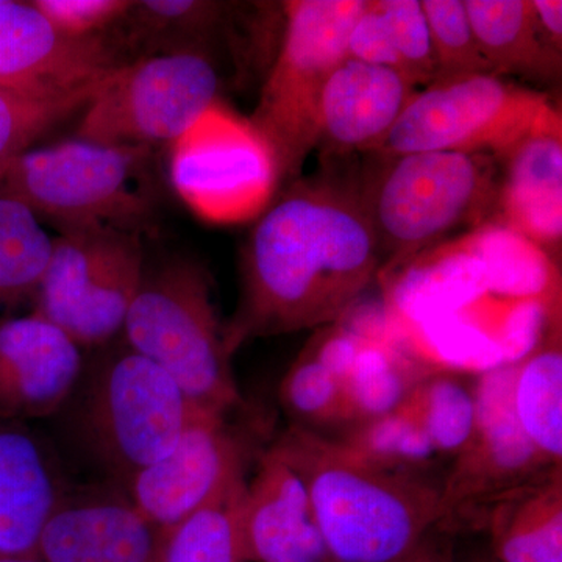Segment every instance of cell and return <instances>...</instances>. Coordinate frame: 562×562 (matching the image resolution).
Returning <instances> with one entry per match:
<instances>
[{
    "instance_id": "cell-1",
    "label": "cell",
    "mask_w": 562,
    "mask_h": 562,
    "mask_svg": "<svg viewBox=\"0 0 562 562\" xmlns=\"http://www.w3.org/2000/svg\"><path fill=\"white\" fill-rule=\"evenodd\" d=\"M382 272L357 184L297 179L255 220L227 350L341 319Z\"/></svg>"
},
{
    "instance_id": "cell-2",
    "label": "cell",
    "mask_w": 562,
    "mask_h": 562,
    "mask_svg": "<svg viewBox=\"0 0 562 562\" xmlns=\"http://www.w3.org/2000/svg\"><path fill=\"white\" fill-rule=\"evenodd\" d=\"M301 476L328 562H402L446 520L442 484L292 424L271 447Z\"/></svg>"
},
{
    "instance_id": "cell-3",
    "label": "cell",
    "mask_w": 562,
    "mask_h": 562,
    "mask_svg": "<svg viewBox=\"0 0 562 562\" xmlns=\"http://www.w3.org/2000/svg\"><path fill=\"white\" fill-rule=\"evenodd\" d=\"M372 155L375 165L358 191L383 271L402 268L497 203L501 184L491 155Z\"/></svg>"
},
{
    "instance_id": "cell-4",
    "label": "cell",
    "mask_w": 562,
    "mask_h": 562,
    "mask_svg": "<svg viewBox=\"0 0 562 562\" xmlns=\"http://www.w3.org/2000/svg\"><path fill=\"white\" fill-rule=\"evenodd\" d=\"M122 333L127 347L176 380L192 402L224 414L241 403L206 272L190 258L144 269Z\"/></svg>"
},
{
    "instance_id": "cell-5",
    "label": "cell",
    "mask_w": 562,
    "mask_h": 562,
    "mask_svg": "<svg viewBox=\"0 0 562 562\" xmlns=\"http://www.w3.org/2000/svg\"><path fill=\"white\" fill-rule=\"evenodd\" d=\"M151 151L80 138L33 147L3 172L0 192L60 232L140 233L154 217V198L144 177Z\"/></svg>"
},
{
    "instance_id": "cell-6",
    "label": "cell",
    "mask_w": 562,
    "mask_h": 562,
    "mask_svg": "<svg viewBox=\"0 0 562 562\" xmlns=\"http://www.w3.org/2000/svg\"><path fill=\"white\" fill-rule=\"evenodd\" d=\"M366 0L283 3V40L249 117L276 155L281 181L297 180L317 146L325 83L347 58L349 33Z\"/></svg>"
},
{
    "instance_id": "cell-7",
    "label": "cell",
    "mask_w": 562,
    "mask_h": 562,
    "mask_svg": "<svg viewBox=\"0 0 562 562\" xmlns=\"http://www.w3.org/2000/svg\"><path fill=\"white\" fill-rule=\"evenodd\" d=\"M562 128L542 92L495 74H469L420 88L375 154L462 151L503 158L528 136Z\"/></svg>"
},
{
    "instance_id": "cell-8",
    "label": "cell",
    "mask_w": 562,
    "mask_h": 562,
    "mask_svg": "<svg viewBox=\"0 0 562 562\" xmlns=\"http://www.w3.org/2000/svg\"><path fill=\"white\" fill-rule=\"evenodd\" d=\"M209 412L168 372L125 346L92 375L81 405V431L102 464L128 484L171 452L192 422Z\"/></svg>"
},
{
    "instance_id": "cell-9",
    "label": "cell",
    "mask_w": 562,
    "mask_h": 562,
    "mask_svg": "<svg viewBox=\"0 0 562 562\" xmlns=\"http://www.w3.org/2000/svg\"><path fill=\"white\" fill-rule=\"evenodd\" d=\"M214 57L169 52L122 63L106 74L80 113L76 138L154 150L171 144L221 101Z\"/></svg>"
},
{
    "instance_id": "cell-10",
    "label": "cell",
    "mask_w": 562,
    "mask_h": 562,
    "mask_svg": "<svg viewBox=\"0 0 562 562\" xmlns=\"http://www.w3.org/2000/svg\"><path fill=\"white\" fill-rule=\"evenodd\" d=\"M168 168L180 201L210 224L257 220L281 187L268 140L222 101L169 144Z\"/></svg>"
},
{
    "instance_id": "cell-11",
    "label": "cell",
    "mask_w": 562,
    "mask_h": 562,
    "mask_svg": "<svg viewBox=\"0 0 562 562\" xmlns=\"http://www.w3.org/2000/svg\"><path fill=\"white\" fill-rule=\"evenodd\" d=\"M139 233L85 228L54 238L33 313L68 333L81 349L122 331L143 280Z\"/></svg>"
},
{
    "instance_id": "cell-12",
    "label": "cell",
    "mask_w": 562,
    "mask_h": 562,
    "mask_svg": "<svg viewBox=\"0 0 562 562\" xmlns=\"http://www.w3.org/2000/svg\"><path fill=\"white\" fill-rule=\"evenodd\" d=\"M516 362L484 372L475 384V428L442 483L446 520L461 509L490 506L549 479L547 468L524 435L513 403Z\"/></svg>"
},
{
    "instance_id": "cell-13",
    "label": "cell",
    "mask_w": 562,
    "mask_h": 562,
    "mask_svg": "<svg viewBox=\"0 0 562 562\" xmlns=\"http://www.w3.org/2000/svg\"><path fill=\"white\" fill-rule=\"evenodd\" d=\"M241 473L243 449L225 428L224 414L203 413L171 452L133 476L128 501L166 531L213 501Z\"/></svg>"
},
{
    "instance_id": "cell-14",
    "label": "cell",
    "mask_w": 562,
    "mask_h": 562,
    "mask_svg": "<svg viewBox=\"0 0 562 562\" xmlns=\"http://www.w3.org/2000/svg\"><path fill=\"white\" fill-rule=\"evenodd\" d=\"M125 63L113 38H63L32 2L0 0V85L77 90Z\"/></svg>"
},
{
    "instance_id": "cell-15",
    "label": "cell",
    "mask_w": 562,
    "mask_h": 562,
    "mask_svg": "<svg viewBox=\"0 0 562 562\" xmlns=\"http://www.w3.org/2000/svg\"><path fill=\"white\" fill-rule=\"evenodd\" d=\"M83 371L81 347L31 313L0 319V417L40 419L61 408Z\"/></svg>"
},
{
    "instance_id": "cell-16",
    "label": "cell",
    "mask_w": 562,
    "mask_h": 562,
    "mask_svg": "<svg viewBox=\"0 0 562 562\" xmlns=\"http://www.w3.org/2000/svg\"><path fill=\"white\" fill-rule=\"evenodd\" d=\"M419 90L398 70L346 58L322 92L316 149L327 157L375 154Z\"/></svg>"
},
{
    "instance_id": "cell-17",
    "label": "cell",
    "mask_w": 562,
    "mask_h": 562,
    "mask_svg": "<svg viewBox=\"0 0 562 562\" xmlns=\"http://www.w3.org/2000/svg\"><path fill=\"white\" fill-rule=\"evenodd\" d=\"M238 530L246 562H328L305 484L271 449L246 482Z\"/></svg>"
},
{
    "instance_id": "cell-18",
    "label": "cell",
    "mask_w": 562,
    "mask_h": 562,
    "mask_svg": "<svg viewBox=\"0 0 562 562\" xmlns=\"http://www.w3.org/2000/svg\"><path fill=\"white\" fill-rule=\"evenodd\" d=\"M165 531L128 498L91 497L58 503L41 531L43 562H158Z\"/></svg>"
},
{
    "instance_id": "cell-19",
    "label": "cell",
    "mask_w": 562,
    "mask_h": 562,
    "mask_svg": "<svg viewBox=\"0 0 562 562\" xmlns=\"http://www.w3.org/2000/svg\"><path fill=\"white\" fill-rule=\"evenodd\" d=\"M63 495L57 473L22 422L0 417V557H36Z\"/></svg>"
},
{
    "instance_id": "cell-20",
    "label": "cell",
    "mask_w": 562,
    "mask_h": 562,
    "mask_svg": "<svg viewBox=\"0 0 562 562\" xmlns=\"http://www.w3.org/2000/svg\"><path fill=\"white\" fill-rule=\"evenodd\" d=\"M502 160V224L553 254L562 238V128L528 136Z\"/></svg>"
},
{
    "instance_id": "cell-21",
    "label": "cell",
    "mask_w": 562,
    "mask_h": 562,
    "mask_svg": "<svg viewBox=\"0 0 562 562\" xmlns=\"http://www.w3.org/2000/svg\"><path fill=\"white\" fill-rule=\"evenodd\" d=\"M464 5L492 74L557 80L561 52L543 38L531 0H464Z\"/></svg>"
},
{
    "instance_id": "cell-22",
    "label": "cell",
    "mask_w": 562,
    "mask_h": 562,
    "mask_svg": "<svg viewBox=\"0 0 562 562\" xmlns=\"http://www.w3.org/2000/svg\"><path fill=\"white\" fill-rule=\"evenodd\" d=\"M513 403L517 422L535 452L547 468L561 471V314L552 317L538 342L516 362Z\"/></svg>"
},
{
    "instance_id": "cell-23",
    "label": "cell",
    "mask_w": 562,
    "mask_h": 562,
    "mask_svg": "<svg viewBox=\"0 0 562 562\" xmlns=\"http://www.w3.org/2000/svg\"><path fill=\"white\" fill-rule=\"evenodd\" d=\"M494 562H562V479L509 495L490 512Z\"/></svg>"
},
{
    "instance_id": "cell-24",
    "label": "cell",
    "mask_w": 562,
    "mask_h": 562,
    "mask_svg": "<svg viewBox=\"0 0 562 562\" xmlns=\"http://www.w3.org/2000/svg\"><path fill=\"white\" fill-rule=\"evenodd\" d=\"M54 238L24 203L0 192V316L35 299ZM2 319V317H0Z\"/></svg>"
},
{
    "instance_id": "cell-25",
    "label": "cell",
    "mask_w": 562,
    "mask_h": 562,
    "mask_svg": "<svg viewBox=\"0 0 562 562\" xmlns=\"http://www.w3.org/2000/svg\"><path fill=\"white\" fill-rule=\"evenodd\" d=\"M244 487L241 473L213 501L166 530L158 562H246L238 530Z\"/></svg>"
},
{
    "instance_id": "cell-26",
    "label": "cell",
    "mask_w": 562,
    "mask_h": 562,
    "mask_svg": "<svg viewBox=\"0 0 562 562\" xmlns=\"http://www.w3.org/2000/svg\"><path fill=\"white\" fill-rule=\"evenodd\" d=\"M101 81L77 90L55 91L0 85V179L13 160L33 149L36 140L81 113Z\"/></svg>"
},
{
    "instance_id": "cell-27",
    "label": "cell",
    "mask_w": 562,
    "mask_h": 562,
    "mask_svg": "<svg viewBox=\"0 0 562 562\" xmlns=\"http://www.w3.org/2000/svg\"><path fill=\"white\" fill-rule=\"evenodd\" d=\"M401 408L417 420L436 453L457 457L475 428V386L454 375L430 376L414 384Z\"/></svg>"
},
{
    "instance_id": "cell-28",
    "label": "cell",
    "mask_w": 562,
    "mask_h": 562,
    "mask_svg": "<svg viewBox=\"0 0 562 562\" xmlns=\"http://www.w3.org/2000/svg\"><path fill=\"white\" fill-rule=\"evenodd\" d=\"M413 386L390 351L362 344L342 383L344 417L361 425L401 408Z\"/></svg>"
},
{
    "instance_id": "cell-29",
    "label": "cell",
    "mask_w": 562,
    "mask_h": 562,
    "mask_svg": "<svg viewBox=\"0 0 562 562\" xmlns=\"http://www.w3.org/2000/svg\"><path fill=\"white\" fill-rule=\"evenodd\" d=\"M342 442L376 464L402 472L420 473L438 454L417 420L403 408L355 425Z\"/></svg>"
},
{
    "instance_id": "cell-30",
    "label": "cell",
    "mask_w": 562,
    "mask_h": 562,
    "mask_svg": "<svg viewBox=\"0 0 562 562\" xmlns=\"http://www.w3.org/2000/svg\"><path fill=\"white\" fill-rule=\"evenodd\" d=\"M280 401L294 425L314 430L316 425L346 422L341 383L308 346L280 384Z\"/></svg>"
},
{
    "instance_id": "cell-31",
    "label": "cell",
    "mask_w": 562,
    "mask_h": 562,
    "mask_svg": "<svg viewBox=\"0 0 562 562\" xmlns=\"http://www.w3.org/2000/svg\"><path fill=\"white\" fill-rule=\"evenodd\" d=\"M432 52L438 63V79L491 72L484 61L469 21L464 0H420Z\"/></svg>"
},
{
    "instance_id": "cell-32",
    "label": "cell",
    "mask_w": 562,
    "mask_h": 562,
    "mask_svg": "<svg viewBox=\"0 0 562 562\" xmlns=\"http://www.w3.org/2000/svg\"><path fill=\"white\" fill-rule=\"evenodd\" d=\"M401 58L403 74L416 87L424 88L438 77L430 29L420 0H376Z\"/></svg>"
},
{
    "instance_id": "cell-33",
    "label": "cell",
    "mask_w": 562,
    "mask_h": 562,
    "mask_svg": "<svg viewBox=\"0 0 562 562\" xmlns=\"http://www.w3.org/2000/svg\"><path fill=\"white\" fill-rule=\"evenodd\" d=\"M32 5L63 38H101L131 10L132 0H32Z\"/></svg>"
},
{
    "instance_id": "cell-34",
    "label": "cell",
    "mask_w": 562,
    "mask_h": 562,
    "mask_svg": "<svg viewBox=\"0 0 562 562\" xmlns=\"http://www.w3.org/2000/svg\"><path fill=\"white\" fill-rule=\"evenodd\" d=\"M347 58L403 74L401 58L376 0H366L364 9L355 21L347 41Z\"/></svg>"
},
{
    "instance_id": "cell-35",
    "label": "cell",
    "mask_w": 562,
    "mask_h": 562,
    "mask_svg": "<svg viewBox=\"0 0 562 562\" xmlns=\"http://www.w3.org/2000/svg\"><path fill=\"white\" fill-rule=\"evenodd\" d=\"M536 21L543 38L561 52L562 47V2L561 0H531Z\"/></svg>"
},
{
    "instance_id": "cell-36",
    "label": "cell",
    "mask_w": 562,
    "mask_h": 562,
    "mask_svg": "<svg viewBox=\"0 0 562 562\" xmlns=\"http://www.w3.org/2000/svg\"><path fill=\"white\" fill-rule=\"evenodd\" d=\"M402 562H454L452 550L435 536H428L416 552Z\"/></svg>"
},
{
    "instance_id": "cell-37",
    "label": "cell",
    "mask_w": 562,
    "mask_h": 562,
    "mask_svg": "<svg viewBox=\"0 0 562 562\" xmlns=\"http://www.w3.org/2000/svg\"><path fill=\"white\" fill-rule=\"evenodd\" d=\"M0 562H43L38 557H0Z\"/></svg>"
},
{
    "instance_id": "cell-38",
    "label": "cell",
    "mask_w": 562,
    "mask_h": 562,
    "mask_svg": "<svg viewBox=\"0 0 562 562\" xmlns=\"http://www.w3.org/2000/svg\"><path fill=\"white\" fill-rule=\"evenodd\" d=\"M476 562H494V561H476Z\"/></svg>"
}]
</instances>
